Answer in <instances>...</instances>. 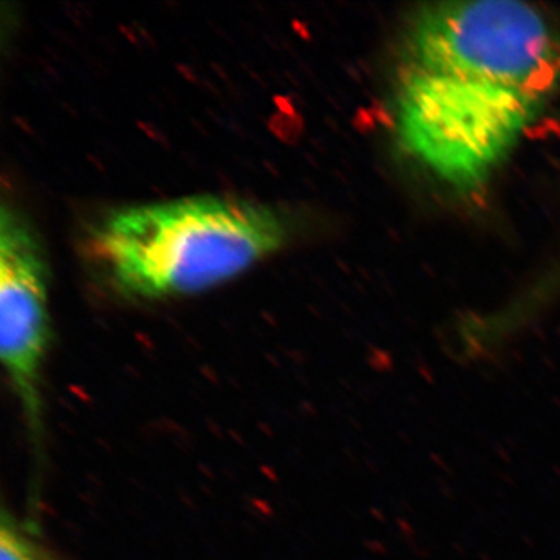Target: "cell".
Returning <instances> with one entry per match:
<instances>
[{"label":"cell","mask_w":560,"mask_h":560,"mask_svg":"<svg viewBox=\"0 0 560 560\" xmlns=\"http://www.w3.org/2000/svg\"><path fill=\"white\" fill-rule=\"evenodd\" d=\"M0 560H65L36 536L31 526L3 511L0 522Z\"/></svg>","instance_id":"4"},{"label":"cell","mask_w":560,"mask_h":560,"mask_svg":"<svg viewBox=\"0 0 560 560\" xmlns=\"http://www.w3.org/2000/svg\"><path fill=\"white\" fill-rule=\"evenodd\" d=\"M46 259L24 217L0 210V357L33 447L44 438L43 374L50 345Z\"/></svg>","instance_id":"3"},{"label":"cell","mask_w":560,"mask_h":560,"mask_svg":"<svg viewBox=\"0 0 560 560\" xmlns=\"http://www.w3.org/2000/svg\"><path fill=\"white\" fill-rule=\"evenodd\" d=\"M283 213L265 202L197 195L110 210L90 237L114 290L168 300L215 289L289 241Z\"/></svg>","instance_id":"2"},{"label":"cell","mask_w":560,"mask_h":560,"mask_svg":"<svg viewBox=\"0 0 560 560\" xmlns=\"http://www.w3.org/2000/svg\"><path fill=\"white\" fill-rule=\"evenodd\" d=\"M560 92V31L512 0L429 3L401 36L394 130L445 186L477 189Z\"/></svg>","instance_id":"1"}]
</instances>
